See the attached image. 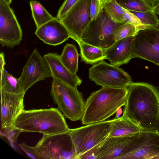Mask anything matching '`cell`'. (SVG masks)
Instances as JSON below:
<instances>
[{
	"label": "cell",
	"instance_id": "obj_1",
	"mask_svg": "<svg viewBox=\"0 0 159 159\" xmlns=\"http://www.w3.org/2000/svg\"><path fill=\"white\" fill-rule=\"evenodd\" d=\"M122 116L142 131H159V88L145 82H132Z\"/></svg>",
	"mask_w": 159,
	"mask_h": 159
},
{
	"label": "cell",
	"instance_id": "obj_2",
	"mask_svg": "<svg viewBox=\"0 0 159 159\" xmlns=\"http://www.w3.org/2000/svg\"><path fill=\"white\" fill-rule=\"evenodd\" d=\"M128 92V88L102 87L92 93L85 102L82 124L87 125L105 121L125 106Z\"/></svg>",
	"mask_w": 159,
	"mask_h": 159
},
{
	"label": "cell",
	"instance_id": "obj_3",
	"mask_svg": "<svg viewBox=\"0 0 159 159\" xmlns=\"http://www.w3.org/2000/svg\"><path fill=\"white\" fill-rule=\"evenodd\" d=\"M58 108L24 110L11 127L22 132L51 135L66 132L70 128Z\"/></svg>",
	"mask_w": 159,
	"mask_h": 159
},
{
	"label": "cell",
	"instance_id": "obj_4",
	"mask_svg": "<svg viewBox=\"0 0 159 159\" xmlns=\"http://www.w3.org/2000/svg\"><path fill=\"white\" fill-rule=\"evenodd\" d=\"M50 95L63 116L72 121L82 119L85 102L82 93L74 88L53 78Z\"/></svg>",
	"mask_w": 159,
	"mask_h": 159
},
{
	"label": "cell",
	"instance_id": "obj_5",
	"mask_svg": "<svg viewBox=\"0 0 159 159\" xmlns=\"http://www.w3.org/2000/svg\"><path fill=\"white\" fill-rule=\"evenodd\" d=\"M114 119L70 129L69 132L76 151V159L108 137Z\"/></svg>",
	"mask_w": 159,
	"mask_h": 159
},
{
	"label": "cell",
	"instance_id": "obj_6",
	"mask_svg": "<svg viewBox=\"0 0 159 159\" xmlns=\"http://www.w3.org/2000/svg\"><path fill=\"white\" fill-rule=\"evenodd\" d=\"M122 23L113 21L104 9L95 19L92 20L83 32L80 39L93 46L106 49L115 42V31Z\"/></svg>",
	"mask_w": 159,
	"mask_h": 159
},
{
	"label": "cell",
	"instance_id": "obj_7",
	"mask_svg": "<svg viewBox=\"0 0 159 159\" xmlns=\"http://www.w3.org/2000/svg\"><path fill=\"white\" fill-rule=\"evenodd\" d=\"M35 148L45 159H76V151L69 130L44 135Z\"/></svg>",
	"mask_w": 159,
	"mask_h": 159
},
{
	"label": "cell",
	"instance_id": "obj_8",
	"mask_svg": "<svg viewBox=\"0 0 159 159\" xmlns=\"http://www.w3.org/2000/svg\"><path fill=\"white\" fill-rule=\"evenodd\" d=\"M89 70L90 80L102 87L128 88L132 82L130 76L122 69L103 61L94 64Z\"/></svg>",
	"mask_w": 159,
	"mask_h": 159
},
{
	"label": "cell",
	"instance_id": "obj_9",
	"mask_svg": "<svg viewBox=\"0 0 159 159\" xmlns=\"http://www.w3.org/2000/svg\"><path fill=\"white\" fill-rule=\"evenodd\" d=\"M139 57L159 66V28L139 31L134 36L132 58Z\"/></svg>",
	"mask_w": 159,
	"mask_h": 159
},
{
	"label": "cell",
	"instance_id": "obj_10",
	"mask_svg": "<svg viewBox=\"0 0 159 159\" xmlns=\"http://www.w3.org/2000/svg\"><path fill=\"white\" fill-rule=\"evenodd\" d=\"M91 0H80L59 20L67 30L70 38L75 41L80 39L92 21L89 11Z\"/></svg>",
	"mask_w": 159,
	"mask_h": 159
},
{
	"label": "cell",
	"instance_id": "obj_11",
	"mask_svg": "<svg viewBox=\"0 0 159 159\" xmlns=\"http://www.w3.org/2000/svg\"><path fill=\"white\" fill-rule=\"evenodd\" d=\"M22 37L20 26L10 4L0 0V43L11 48L19 44Z\"/></svg>",
	"mask_w": 159,
	"mask_h": 159
},
{
	"label": "cell",
	"instance_id": "obj_12",
	"mask_svg": "<svg viewBox=\"0 0 159 159\" xmlns=\"http://www.w3.org/2000/svg\"><path fill=\"white\" fill-rule=\"evenodd\" d=\"M52 76L51 70L48 63L35 48L24 65L19 79L26 93L36 82Z\"/></svg>",
	"mask_w": 159,
	"mask_h": 159
},
{
	"label": "cell",
	"instance_id": "obj_13",
	"mask_svg": "<svg viewBox=\"0 0 159 159\" xmlns=\"http://www.w3.org/2000/svg\"><path fill=\"white\" fill-rule=\"evenodd\" d=\"M159 153V132L142 131L120 159H156Z\"/></svg>",
	"mask_w": 159,
	"mask_h": 159
},
{
	"label": "cell",
	"instance_id": "obj_14",
	"mask_svg": "<svg viewBox=\"0 0 159 159\" xmlns=\"http://www.w3.org/2000/svg\"><path fill=\"white\" fill-rule=\"evenodd\" d=\"M1 130L11 126L17 117L24 110L25 94H16L0 90Z\"/></svg>",
	"mask_w": 159,
	"mask_h": 159
},
{
	"label": "cell",
	"instance_id": "obj_15",
	"mask_svg": "<svg viewBox=\"0 0 159 159\" xmlns=\"http://www.w3.org/2000/svg\"><path fill=\"white\" fill-rule=\"evenodd\" d=\"M35 34L45 43L53 46L60 45L70 38L67 29L56 18L37 28Z\"/></svg>",
	"mask_w": 159,
	"mask_h": 159
},
{
	"label": "cell",
	"instance_id": "obj_16",
	"mask_svg": "<svg viewBox=\"0 0 159 159\" xmlns=\"http://www.w3.org/2000/svg\"><path fill=\"white\" fill-rule=\"evenodd\" d=\"M134 36H130L116 41L109 47L103 49L105 59L110 64L119 66L127 64L132 59Z\"/></svg>",
	"mask_w": 159,
	"mask_h": 159
},
{
	"label": "cell",
	"instance_id": "obj_17",
	"mask_svg": "<svg viewBox=\"0 0 159 159\" xmlns=\"http://www.w3.org/2000/svg\"><path fill=\"white\" fill-rule=\"evenodd\" d=\"M44 57L50 68L53 78L58 79L74 88H77L82 80L76 74L71 73L61 62L60 55L56 53L49 52Z\"/></svg>",
	"mask_w": 159,
	"mask_h": 159
},
{
	"label": "cell",
	"instance_id": "obj_18",
	"mask_svg": "<svg viewBox=\"0 0 159 159\" xmlns=\"http://www.w3.org/2000/svg\"><path fill=\"white\" fill-rule=\"evenodd\" d=\"M141 131L142 129L137 124L129 118L122 116L118 118L114 119L108 137L132 136Z\"/></svg>",
	"mask_w": 159,
	"mask_h": 159
},
{
	"label": "cell",
	"instance_id": "obj_19",
	"mask_svg": "<svg viewBox=\"0 0 159 159\" xmlns=\"http://www.w3.org/2000/svg\"><path fill=\"white\" fill-rule=\"evenodd\" d=\"M76 41L80 47L82 61L87 64H93L105 59L103 49L87 43L81 39Z\"/></svg>",
	"mask_w": 159,
	"mask_h": 159
},
{
	"label": "cell",
	"instance_id": "obj_20",
	"mask_svg": "<svg viewBox=\"0 0 159 159\" xmlns=\"http://www.w3.org/2000/svg\"><path fill=\"white\" fill-rule=\"evenodd\" d=\"M79 54L75 46L67 43L60 55L61 62L71 73L76 74L78 71Z\"/></svg>",
	"mask_w": 159,
	"mask_h": 159
},
{
	"label": "cell",
	"instance_id": "obj_21",
	"mask_svg": "<svg viewBox=\"0 0 159 159\" xmlns=\"http://www.w3.org/2000/svg\"><path fill=\"white\" fill-rule=\"evenodd\" d=\"M0 90L16 94H25L19 79L10 74L4 68L0 73Z\"/></svg>",
	"mask_w": 159,
	"mask_h": 159
},
{
	"label": "cell",
	"instance_id": "obj_22",
	"mask_svg": "<svg viewBox=\"0 0 159 159\" xmlns=\"http://www.w3.org/2000/svg\"><path fill=\"white\" fill-rule=\"evenodd\" d=\"M32 16L36 28L47 22L56 18L51 15L39 2L34 0L30 1Z\"/></svg>",
	"mask_w": 159,
	"mask_h": 159
},
{
	"label": "cell",
	"instance_id": "obj_23",
	"mask_svg": "<svg viewBox=\"0 0 159 159\" xmlns=\"http://www.w3.org/2000/svg\"><path fill=\"white\" fill-rule=\"evenodd\" d=\"M104 11L114 22L118 23H125L123 17L124 8L116 0H101Z\"/></svg>",
	"mask_w": 159,
	"mask_h": 159
},
{
	"label": "cell",
	"instance_id": "obj_24",
	"mask_svg": "<svg viewBox=\"0 0 159 159\" xmlns=\"http://www.w3.org/2000/svg\"><path fill=\"white\" fill-rule=\"evenodd\" d=\"M122 7L129 11L145 12L153 10L146 0H116Z\"/></svg>",
	"mask_w": 159,
	"mask_h": 159
},
{
	"label": "cell",
	"instance_id": "obj_25",
	"mask_svg": "<svg viewBox=\"0 0 159 159\" xmlns=\"http://www.w3.org/2000/svg\"><path fill=\"white\" fill-rule=\"evenodd\" d=\"M129 11L139 19L141 22L142 30L158 27L159 20L153 10L145 12Z\"/></svg>",
	"mask_w": 159,
	"mask_h": 159
},
{
	"label": "cell",
	"instance_id": "obj_26",
	"mask_svg": "<svg viewBox=\"0 0 159 159\" xmlns=\"http://www.w3.org/2000/svg\"><path fill=\"white\" fill-rule=\"evenodd\" d=\"M138 32L136 27L128 22L121 24L116 30L114 37L115 41L124 38L134 36Z\"/></svg>",
	"mask_w": 159,
	"mask_h": 159
},
{
	"label": "cell",
	"instance_id": "obj_27",
	"mask_svg": "<svg viewBox=\"0 0 159 159\" xmlns=\"http://www.w3.org/2000/svg\"><path fill=\"white\" fill-rule=\"evenodd\" d=\"M124 9L123 17L125 22L129 23L134 26L138 32L142 30L141 22L139 19L129 11Z\"/></svg>",
	"mask_w": 159,
	"mask_h": 159
},
{
	"label": "cell",
	"instance_id": "obj_28",
	"mask_svg": "<svg viewBox=\"0 0 159 159\" xmlns=\"http://www.w3.org/2000/svg\"><path fill=\"white\" fill-rule=\"evenodd\" d=\"M103 10L101 0H91L89 11L92 20L96 19Z\"/></svg>",
	"mask_w": 159,
	"mask_h": 159
},
{
	"label": "cell",
	"instance_id": "obj_29",
	"mask_svg": "<svg viewBox=\"0 0 159 159\" xmlns=\"http://www.w3.org/2000/svg\"><path fill=\"white\" fill-rule=\"evenodd\" d=\"M80 0H65L59 10L56 18L59 20Z\"/></svg>",
	"mask_w": 159,
	"mask_h": 159
},
{
	"label": "cell",
	"instance_id": "obj_30",
	"mask_svg": "<svg viewBox=\"0 0 159 159\" xmlns=\"http://www.w3.org/2000/svg\"><path fill=\"white\" fill-rule=\"evenodd\" d=\"M19 145L30 158L33 159H43L42 156L37 151L34 147H30L24 143H20Z\"/></svg>",
	"mask_w": 159,
	"mask_h": 159
},
{
	"label": "cell",
	"instance_id": "obj_31",
	"mask_svg": "<svg viewBox=\"0 0 159 159\" xmlns=\"http://www.w3.org/2000/svg\"><path fill=\"white\" fill-rule=\"evenodd\" d=\"M2 130L4 132V135L8 139L11 144L16 143L18 137L22 131L11 126Z\"/></svg>",
	"mask_w": 159,
	"mask_h": 159
},
{
	"label": "cell",
	"instance_id": "obj_32",
	"mask_svg": "<svg viewBox=\"0 0 159 159\" xmlns=\"http://www.w3.org/2000/svg\"><path fill=\"white\" fill-rule=\"evenodd\" d=\"M6 64L5 60V56L3 52L0 53V71L1 73L4 68V66Z\"/></svg>",
	"mask_w": 159,
	"mask_h": 159
},
{
	"label": "cell",
	"instance_id": "obj_33",
	"mask_svg": "<svg viewBox=\"0 0 159 159\" xmlns=\"http://www.w3.org/2000/svg\"><path fill=\"white\" fill-rule=\"evenodd\" d=\"M153 8L159 4V0H146Z\"/></svg>",
	"mask_w": 159,
	"mask_h": 159
},
{
	"label": "cell",
	"instance_id": "obj_34",
	"mask_svg": "<svg viewBox=\"0 0 159 159\" xmlns=\"http://www.w3.org/2000/svg\"><path fill=\"white\" fill-rule=\"evenodd\" d=\"M122 109L121 107L118 109L116 112V116L114 118L117 119L119 118L120 115L122 114Z\"/></svg>",
	"mask_w": 159,
	"mask_h": 159
},
{
	"label": "cell",
	"instance_id": "obj_35",
	"mask_svg": "<svg viewBox=\"0 0 159 159\" xmlns=\"http://www.w3.org/2000/svg\"><path fill=\"white\" fill-rule=\"evenodd\" d=\"M153 10L156 14L159 15V4L153 8Z\"/></svg>",
	"mask_w": 159,
	"mask_h": 159
},
{
	"label": "cell",
	"instance_id": "obj_36",
	"mask_svg": "<svg viewBox=\"0 0 159 159\" xmlns=\"http://www.w3.org/2000/svg\"><path fill=\"white\" fill-rule=\"evenodd\" d=\"M3 1H5V2H7V3H8L9 4H10L11 3L12 0H2Z\"/></svg>",
	"mask_w": 159,
	"mask_h": 159
},
{
	"label": "cell",
	"instance_id": "obj_37",
	"mask_svg": "<svg viewBox=\"0 0 159 159\" xmlns=\"http://www.w3.org/2000/svg\"><path fill=\"white\" fill-rule=\"evenodd\" d=\"M156 159H159V153Z\"/></svg>",
	"mask_w": 159,
	"mask_h": 159
}]
</instances>
